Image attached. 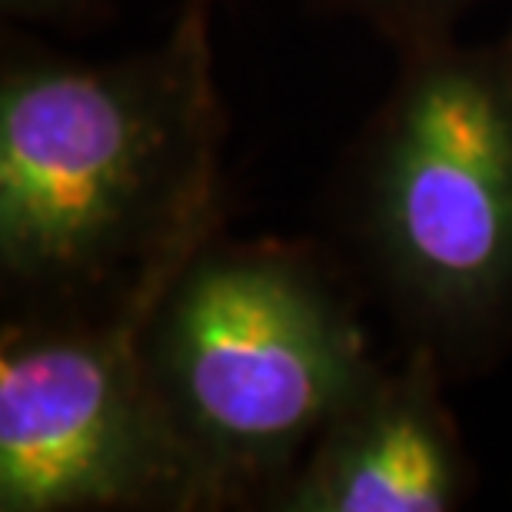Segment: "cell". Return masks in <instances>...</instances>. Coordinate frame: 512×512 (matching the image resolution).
Instances as JSON below:
<instances>
[{"label":"cell","instance_id":"cell-2","mask_svg":"<svg viewBox=\"0 0 512 512\" xmlns=\"http://www.w3.org/2000/svg\"><path fill=\"white\" fill-rule=\"evenodd\" d=\"M363 273L449 370L512 326V54L453 34L403 50L343 180Z\"/></svg>","mask_w":512,"mask_h":512},{"label":"cell","instance_id":"cell-9","mask_svg":"<svg viewBox=\"0 0 512 512\" xmlns=\"http://www.w3.org/2000/svg\"><path fill=\"white\" fill-rule=\"evenodd\" d=\"M503 44H506V47H509V54H512V34H509V37H506V40H503Z\"/></svg>","mask_w":512,"mask_h":512},{"label":"cell","instance_id":"cell-5","mask_svg":"<svg viewBox=\"0 0 512 512\" xmlns=\"http://www.w3.org/2000/svg\"><path fill=\"white\" fill-rule=\"evenodd\" d=\"M446 366L409 343L399 366L373 363L266 509L449 512L469 503L476 466L443 396Z\"/></svg>","mask_w":512,"mask_h":512},{"label":"cell","instance_id":"cell-4","mask_svg":"<svg viewBox=\"0 0 512 512\" xmlns=\"http://www.w3.org/2000/svg\"><path fill=\"white\" fill-rule=\"evenodd\" d=\"M157 296L107 310L7 313L0 340L4 512L220 509L140 353V326Z\"/></svg>","mask_w":512,"mask_h":512},{"label":"cell","instance_id":"cell-7","mask_svg":"<svg viewBox=\"0 0 512 512\" xmlns=\"http://www.w3.org/2000/svg\"><path fill=\"white\" fill-rule=\"evenodd\" d=\"M107 10V0H0L7 24H34L50 30H87Z\"/></svg>","mask_w":512,"mask_h":512},{"label":"cell","instance_id":"cell-1","mask_svg":"<svg viewBox=\"0 0 512 512\" xmlns=\"http://www.w3.org/2000/svg\"><path fill=\"white\" fill-rule=\"evenodd\" d=\"M227 137L210 14L124 60L4 37L0 280L7 313L107 310L157 296L223 227Z\"/></svg>","mask_w":512,"mask_h":512},{"label":"cell","instance_id":"cell-8","mask_svg":"<svg viewBox=\"0 0 512 512\" xmlns=\"http://www.w3.org/2000/svg\"><path fill=\"white\" fill-rule=\"evenodd\" d=\"M213 4H217V0H187V4H183V10H197V14H210Z\"/></svg>","mask_w":512,"mask_h":512},{"label":"cell","instance_id":"cell-6","mask_svg":"<svg viewBox=\"0 0 512 512\" xmlns=\"http://www.w3.org/2000/svg\"><path fill=\"white\" fill-rule=\"evenodd\" d=\"M326 4L363 17L399 50H406L423 40L449 37L456 17L483 0H326Z\"/></svg>","mask_w":512,"mask_h":512},{"label":"cell","instance_id":"cell-3","mask_svg":"<svg viewBox=\"0 0 512 512\" xmlns=\"http://www.w3.org/2000/svg\"><path fill=\"white\" fill-rule=\"evenodd\" d=\"M140 353L220 509L270 506L376 363L320 253L223 227L153 300Z\"/></svg>","mask_w":512,"mask_h":512}]
</instances>
